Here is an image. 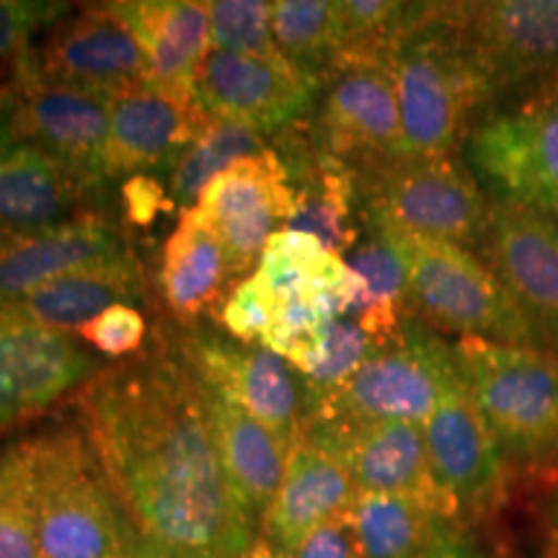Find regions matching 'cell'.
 Wrapping results in <instances>:
<instances>
[{
  "instance_id": "obj_1",
  "label": "cell",
  "mask_w": 558,
  "mask_h": 558,
  "mask_svg": "<svg viewBox=\"0 0 558 558\" xmlns=\"http://www.w3.org/2000/svg\"><path fill=\"white\" fill-rule=\"evenodd\" d=\"M83 432L132 530L209 558L256 543L222 471L202 383L171 352L104 369L81 393Z\"/></svg>"
},
{
  "instance_id": "obj_2",
  "label": "cell",
  "mask_w": 558,
  "mask_h": 558,
  "mask_svg": "<svg viewBox=\"0 0 558 558\" xmlns=\"http://www.w3.org/2000/svg\"><path fill=\"white\" fill-rule=\"evenodd\" d=\"M367 228L378 230L399 251L409 316L427 329L458 333L460 339L550 349L478 254L386 226Z\"/></svg>"
},
{
  "instance_id": "obj_3",
  "label": "cell",
  "mask_w": 558,
  "mask_h": 558,
  "mask_svg": "<svg viewBox=\"0 0 558 558\" xmlns=\"http://www.w3.org/2000/svg\"><path fill=\"white\" fill-rule=\"evenodd\" d=\"M401 114V158H456L476 114L488 109L486 88L442 16L432 11L393 58Z\"/></svg>"
},
{
  "instance_id": "obj_4",
  "label": "cell",
  "mask_w": 558,
  "mask_h": 558,
  "mask_svg": "<svg viewBox=\"0 0 558 558\" xmlns=\"http://www.w3.org/2000/svg\"><path fill=\"white\" fill-rule=\"evenodd\" d=\"M39 558H124L135 535L86 432L37 437Z\"/></svg>"
},
{
  "instance_id": "obj_5",
  "label": "cell",
  "mask_w": 558,
  "mask_h": 558,
  "mask_svg": "<svg viewBox=\"0 0 558 558\" xmlns=\"http://www.w3.org/2000/svg\"><path fill=\"white\" fill-rule=\"evenodd\" d=\"M481 416L507 463H558V349L456 341Z\"/></svg>"
},
{
  "instance_id": "obj_6",
  "label": "cell",
  "mask_w": 558,
  "mask_h": 558,
  "mask_svg": "<svg viewBox=\"0 0 558 558\" xmlns=\"http://www.w3.org/2000/svg\"><path fill=\"white\" fill-rule=\"evenodd\" d=\"M354 173L365 226H386L469 251L484 243L492 197L458 156L393 158Z\"/></svg>"
},
{
  "instance_id": "obj_7",
  "label": "cell",
  "mask_w": 558,
  "mask_h": 558,
  "mask_svg": "<svg viewBox=\"0 0 558 558\" xmlns=\"http://www.w3.org/2000/svg\"><path fill=\"white\" fill-rule=\"evenodd\" d=\"M463 369L458 347L422 320L407 316L390 344L369 354L337 393L311 411V422H399L424 424L439 396Z\"/></svg>"
},
{
  "instance_id": "obj_8",
  "label": "cell",
  "mask_w": 558,
  "mask_h": 558,
  "mask_svg": "<svg viewBox=\"0 0 558 558\" xmlns=\"http://www.w3.org/2000/svg\"><path fill=\"white\" fill-rule=\"evenodd\" d=\"M471 173L494 202L558 220V96L535 90L481 117L465 140Z\"/></svg>"
},
{
  "instance_id": "obj_9",
  "label": "cell",
  "mask_w": 558,
  "mask_h": 558,
  "mask_svg": "<svg viewBox=\"0 0 558 558\" xmlns=\"http://www.w3.org/2000/svg\"><path fill=\"white\" fill-rule=\"evenodd\" d=\"M442 16L476 68L488 107L535 90L558 73V0L442 3Z\"/></svg>"
},
{
  "instance_id": "obj_10",
  "label": "cell",
  "mask_w": 558,
  "mask_h": 558,
  "mask_svg": "<svg viewBox=\"0 0 558 558\" xmlns=\"http://www.w3.org/2000/svg\"><path fill=\"white\" fill-rule=\"evenodd\" d=\"M463 362V360H460ZM439 499L465 530L492 520L507 501L509 463L460 369L422 424Z\"/></svg>"
},
{
  "instance_id": "obj_11",
  "label": "cell",
  "mask_w": 558,
  "mask_h": 558,
  "mask_svg": "<svg viewBox=\"0 0 558 558\" xmlns=\"http://www.w3.org/2000/svg\"><path fill=\"white\" fill-rule=\"evenodd\" d=\"M177 354L205 386L262 422L284 448L292 450L308 427V388L303 375L279 354L259 344L190 331L177 339Z\"/></svg>"
},
{
  "instance_id": "obj_12",
  "label": "cell",
  "mask_w": 558,
  "mask_h": 558,
  "mask_svg": "<svg viewBox=\"0 0 558 558\" xmlns=\"http://www.w3.org/2000/svg\"><path fill=\"white\" fill-rule=\"evenodd\" d=\"M32 65L45 81L117 96L143 83L145 58L117 3L70 11L32 47Z\"/></svg>"
},
{
  "instance_id": "obj_13",
  "label": "cell",
  "mask_w": 558,
  "mask_h": 558,
  "mask_svg": "<svg viewBox=\"0 0 558 558\" xmlns=\"http://www.w3.org/2000/svg\"><path fill=\"white\" fill-rule=\"evenodd\" d=\"M9 90L19 145H34L104 181L111 96L45 81L32 65V50L13 62Z\"/></svg>"
},
{
  "instance_id": "obj_14",
  "label": "cell",
  "mask_w": 558,
  "mask_h": 558,
  "mask_svg": "<svg viewBox=\"0 0 558 558\" xmlns=\"http://www.w3.org/2000/svg\"><path fill=\"white\" fill-rule=\"evenodd\" d=\"M311 135L318 150L360 171L401 158V114L393 68H341L320 88Z\"/></svg>"
},
{
  "instance_id": "obj_15",
  "label": "cell",
  "mask_w": 558,
  "mask_h": 558,
  "mask_svg": "<svg viewBox=\"0 0 558 558\" xmlns=\"http://www.w3.org/2000/svg\"><path fill=\"white\" fill-rule=\"evenodd\" d=\"M194 207L220 239L235 279L259 267L271 235L295 218V194L288 169L269 148L262 156L239 160L209 181Z\"/></svg>"
},
{
  "instance_id": "obj_16",
  "label": "cell",
  "mask_w": 558,
  "mask_h": 558,
  "mask_svg": "<svg viewBox=\"0 0 558 558\" xmlns=\"http://www.w3.org/2000/svg\"><path fill=\"white\" fill-rule=\"evenodd\" d=\"M101 373V360L73 333L0 308V432L39 416Z\"/></svg>"
},
{
  "instance_id": "obj_17",
  "label": "cell",
  "mask_w": 558,
  "mask_h": 558,
  "mask_svg": "<svg viewBox=\"0 0 558 558\" xmlns=\"http://www.w3.org/2000/svg\"><path fill=\"white\" fill-rule=\"evenodd\" d=\"M318 94V83L284 58L209 50L197 78V101L213 120L246 124L262 135L308 120Z\"/></svg>"
},
{
  "instance_id": "obj_18",
  "label": "cell",
  "mask_w": 558,
  "mask_h": 558,
  "mask_svg": "<svg viewBox=\"0 0 558 558\" xmlns=\"http://www.w3.org/2000/svg\"><path fill=\"white\" fill-rule=\"evenodd\" d=\"M478 256L546 344L558 349V220L492 199Z\"/></svg>"
},
{
  "instance_id": "obj_19",
  "label": "cell",
  "mask_w": 558,
  "mask_h": 558,
  "mask_svg": "<svg viewBox=\"0 0 558 558\" xmlns=\"http://www.w3.org/2000/svg\"><path fill=\"white\" fill-rule=\"evenodd\" d=\"M303 437L337 456L360 494H411L448 512L432 481L422 424L399 418L311 422Z\"/></svg>"
},
{
  "instance_id": "obj_20",
  "label": "cell",
  "mask_w": 558,
  "mask_h": 558,
  "mask_svg": "<svg viewBox=\"0 0 558 558\" xmlns=\"http://www.w3.org/2000/svg\"><path fill=\"white\" fill-rule=\"evenodd\" d=\"M279 135L282 148L275 153L288 169L295 194V218L288 228L313 235L333 254H349L362 233L357 173L318 150L311 135V117L279 130Z\"/></svg>"
},
{
  "instance_id": "obj_21",
  "label": "cell",
  "mask_w": 558,
  "mask_h": 558,
  "mask_svg": "<svg viewBox=\"0 0 558 558\" xmlns=\"http://www.w3.org/2000/svg\"><path fill=\"white\" fill-rule=\"evenodd\" d=\"M209 122L213 117L199 101L179 99L145 83L111 96L109 137L101 160L104 179H130L156 166H171Z\"/></svg>"
},
{
  "instance_id": "obj_22",
  "label": "cell",
  "mask_w": 558,
  "mask_h": 558,
  "mask_svg": "<svg viewBox=\"0 0 558 558\" xmlns=\"http://www.w3.org/2000/svg\"><path fill=\"white\" fill-rule=\"evenodd\" d=\"M130 251L107 215L86 209L58 226L13 239L0 248V305H11L86 267L122 259Z\"/></svg>"
},
{
  "instance_id": "obj_23",
  "label": "cell",
  "mask_w": 558,
  "mask_h": 558,
  "mask_svg": "<svg viewBox=\"0 0 558 558\" xmlns=\"http://www.w3.org/2000/svg\"><path fill=\"white\" fill-rule=\"evenodd\" d=\"M357 494L341 460L303 437L290 450L288 471L264 512L259 538L279 554H290L313 530L349 514Z\"/></svg>"
},
{
  "instance_id": "obj_24",
  "label": "cell",
  "mask_w": 558,
  "mask_h": 558,
  "mask_svg": "<svg viewBox=\"0 0 558 558\" xmlns=\"http://www.w3.org/2000/svg\"><path fill=\"white\" fill-rule=\"evenodd\" d=\"M145 58L143 83L179 99L197 101V78L209 41V3L199 0H120Z\"/></svg>"
},
{
  "instance_id": "obj_25",
  "label": "cell",
  "mask_w": 558,
  "mask_h": 558,
  "mask_svg": "<svg viewBox=\"0 0 558 558\" xmlns=\"http://www.w3.org/2000/svg\"><path fill=\"white\" fill-rule=\"evenodd\" d=\"M99 184L50 153L16 145L0 156V233H37L75 218Z\"/></svg>"
},
{
  "instance_id": "obj_26",
  "label": "cell",
  "mask_w": 558,
  "mask_h": 558,
  "mask_svg": "<svg viewBox=\"0 0 558 558\" xmlns=\"http://www.w3.org/2000/svg\"><path fill=\"white\" fill-rule=\"evenodd\" d=\"M202 393H205L209 427L228 484L246 518L259 530L264 512L275 499L277 488L282 486L290 450L220 390L202 383Z\"/></svg>"
},
{
  "instance_id": "obj_27",
  "label": "cell",
  "mask_w": 558,
  "mask_h": 558,
  "mask_svg": "<svg viewBox=\"0 0 558 558\" xmlns=\"http://www.w3.org/2000/svg\"><path fill=\"white\" fill-rule=\"evenodd\" d=\"M140 298H143V275L135 256L128 254L122 259L70 271L0 308L47 329L75 333V329L99 318L104 311L114 305H132Z\"/></svg>"
},
{
  "instance_id": "obj_28",
  "label": "cell",
  "mask_w": 558,
  "mask_h": 558,
  "mask_svg": "<svg viewBox=\"0 0 558 558\" xmlns=\"http://www.w3.org/2000/svg\"><path fill=\"white\" fill-rule=\"evenodd\" d=\"M228 254L197 207L181 213L163 246L158 284L166 308L181 324H194L220 303L230 284Z\"/></svg>"
},
{
  "instance_id": "obj_29",
  "label": "cell",
  "mask_w": 558,
  "mask_h": 558,
  "mask_svg": "<svg viewBox=\"0 0 558 558\" xmlns=\"http://www.w3.org/2000/svg\"><path fill=\"white\" fill-rule=\"evenodd\" d=\"M360 558H418L458 525L437 501L411 494H357L349 509Z\"/></svg>"
},
{
  "instance_id": "obj_30",
  "label": "cell",
  "mask_w": 558,
  "mask_h": 558,
  "mask_svg": "<svg viewBox=\"0 0 558 558\" xmlns=\"http://www.w3.org/2000/svg\"><path fill=\"white\" fill-rule=\"evenodd\" d=\"M432 3L401 0H337L333 70L354 65L393 68L396 52L424 24Z\"/></svg>"
},
{
  "instance_id": "obj_31",
  "label": "cell",
  "mask_w": 558,
  "mask_h": 558,
  "mask_svg": "<svg viewBox=\"0 0 558 558\" xmlns=\"http://www.w3.org/2000/svg\"><path fill=\"white\" fill-rule=\"evenodd\" d=\"M367 239L349 251L347 264L362 282V298L352 313L365 329L373 333L380 347H386L399 337L407 308V271L399 251L383 239L378 230L367 228Z\"/></svg>"
},
{
  "instance_id": "obj_32",
  "label": "cell",
  "mask_w": 558,
  "mask_h": 558,
  "mask_svg": "<svg viewBox=\"0 0 558 558\" xmlns=\"http://www.w3.org/2000/svg\"><path fill=\"white\" fill-rule=\"evenodd\" d=\"M271 148L262 132L230 120H213L207 130L173 158L169 173V197L173 205L190 209L202 192L222 171L243 158L262 156Z\"/></svg>"
},
{
  "instance_id": "obj_33",
  "label": "cell",
  "mask_w": 558,
  "mask_h": 558,
  "mask_svg": "<svg viewBox=\"0 0 558 558\" xmlns=\"http://www.w3.org/2000/svg\"><path fill=\"white\" fill-rule=\"evenodd\" d=\"M271 37L298 73L324 88L337 54V0H277Z\"/></svg>"
},
{
  "instance_id": "obj_34",
  "label": "cell",
  "mask_w": 558,
  "mask_h": 558,
  "mask_svg": "<svg viewBox=\"0 0 558 558\" xmlns=\"http://www.w3.org/2000/svg\"><path fill=\"white\" fill-rule=\"evenodd\" d=\"M0 558H39L37 437L0 450Z\"/></svg>"
},
{
  "instance_id": "obj_35",
  "label": "cell",
  "mask_w": 558,
  "mask_h": 558,
  "mask_svg": "<svg viewBox=\"0 0 558 558\" xmlns=\"http://www.w3.org/2000/svg\"><path fill=\"white\" fill-rule=\"evenodd\" d=\"M378 349L383 347L354 316H341L326 324L311 365L300 373L308 388V411L337 393Z\"/></svg>"
},
{
  "instance_id": "obj_36",
  "label": "cell",
  "mask_w": 558,
  "mask_h": 558,
  "mask_svg": "<svg viewBox=\"0 0 558 558\" xmlns=\"http://www.w3.org/2000/svg\"><path fill=\"white\" fill-rule=\"evenodd\" d=\"M209 41L218 52L284 58L271 37V3L267 0H213Z\"/></svg>"
},
{
  "instance_id": "obj_37",
  "label": "cell",
  "mask_w": 558,
  "mask_h": 558,
  "mask_svg": "<svg viewBox=\"0 0 558 558\" xmlns=\"http://www.w3.org/2000/svg\"><path fill=\"white\" fill-rule=\"evenodd\" d=\"M73 11L52 0H0V62L13 65L32 50L39 34Z\"/></svg>"
},
{
  "instance_id": "obj_38",
  "label": "cell",
  "mask_w": 558,
  "mask_h": 558,
  "mask_svg": "<svg viewBox=\"0 0 558 558\" xmlns=\"http://www.w3.org/2000/svg\"><path fill=\"white\" fill-rule=\"evenodd\" d=\"M277 305L269 292L254 275L241 279L230 295L220 305V324L226 326L230 339L243 341V344H259L267 337L269 326L275 324Z\"/></svg>"
},
{
  "instance_id": "obj_39",
  "label": "cell",
  "mask_w": 558,
  "mask_h": 558,
  "mask_svg": "<svg viewBox=\"0 0 558 558\" xmlns=\"http://www.w3.org/2000/svg\"><path fill=\"white\" fill-rule=\"evenodd\" d=\"M145 331H148V324L135 305H114L99 318L75 329V337L88 341L104 357H128L143 347Z\"/></svg>"
},
{
  "instance_id": "obj_40",
  "label": "cell",
  "mask_w": 558,
  "mask_h": 558,
  "mask_svg": "<svg viewBox=\"0 0 558 558\" xmlns=\"http://www.w3.org/2000/svg\"><path fill=\"white\" fill-rule=\"evenodd\" d=\"M122 207L128 222L137 228H148L160 213H171L177 205H173L169 192L163 190V184L156 177L137 173V177L124 179Z\"/></svg>"
},
{
  "instance_id": "obj_41",
  "label": "cell",
  "mask_w": 558,
  "mask_h": 558,
  "mask_svg": "<svg viewBox=\"0 0 558 558\" xmlns=\"http://www.w3.org/2000/svg\"><path fill=\"white\" fill-rule=\"evenodd\" d=\"M284 558H360L357 541H354L352 522L349 514L337 518L305 538L300 546H295L290 554H282Z\"/></svg>"
},
{
  "instance_id": "obj_42",
  "label": "cell",
  "mask_w": 558,
  "mask_h": 558,
  "mask_svg": "<svg viewBox=\"0 0 558 558\" xmlns=\"http://www.w3.org/2000/svg\"><path fill=\"white\" fill-rule=\"evenodd\" d=\"M418 558H484L465 527H452Z\"/></svg>"
},
{
  "instance_id": "obj_43",
  "label": "cell",
  "mask_w": 558,
  "mask_h": 558,
  "mask_svg": "<svg viewBox=\"0 0 558 558\" xmlns=\"http://www.w3.org/2000/svg\"><path fill=\"white\" fill-rule=\"evenodd\" d=\"M124 558H209V556L192 554V550H184V548L166 546V543L143 538V535L135 533V535H132Z\"/></svg>"
},
{
  "instance_id": "obj_44",
  "label": "cell",
  "mask_w": 558,
  "mask_h": 558,
  "mask_svg": "<svg viewBox=\"0 0 558 558\" xmlns=\"http://www.w3.org/2000/svg\"><path fill=\"white\" fill-rule=\"evenodd\" d=\"M19 145L16 137V124H13V101L9 83L0 88V156L13 150Z\"/></svg>"
},
{
  "instance_id": "obj_45",
  "label": "cell",
  "mask_w": 558,
  "mask_h": 558,
  "mask_svg": "<svg viewBox=\"0 0 558 558\" xmlns=\"http://www.w3.org/2000/svg\"><path fill=\"white\" fill-rule=\"evenodd\" d=\"M543 558H558V492L546 509V556Z\"/></svg>"
},
{
  "instance_id": "obj_46",
  "label": "cell",
  "mask_w": 558,
  "mask_h": 558,
  "mask_svg": "<svg viewBox=\"0 0 558 558\" xmlns=\"http://www.w3.org/2000/svg\"><path fill=\"white\" fill-rule=\"evenodd\" d=\"M246 558H284V556L279 554V550L271 548V546H267V543H264L259 535H256V543H254V546H251Z\"/></svg>"
},
{
  "instance_id": "obj_47",
  "label": "cell",
  "mask_w": 558,
  "mask_h": 558,
  "mask_svg": "<svg viewBox=\"0 0 558 558\" xmlns=\"http://www.w3.org/2000/svg\"><path fill=\"white\" fill-rule=\"evenodd\" d=\"M11 70H13V65H3V62H0V88H3L5 83H9Z\"/></svg>"
},
{
  "instance_id": "obj_48",
  "label": "cell",
  "mask_w": 558,
  "mask_h": 558,
  "mask_svg": "<svg viewBox=\"0 0 558 558\" xmlns=\"http://www.w3.org/2000/svg\"><path fill=\"white\" fill-rule=\"evenodd\" d=\"M538 90H548V94H556V96H558V73L546 83V86L538 88Z\"/></svg>"
},
{
  "instance_id": "obj_49",
  "label": "cell",
  "mask_w": 558,
  "mask_h": 558,
  "mask_svg": "<svg viewBox=\"0 0 558 558\" xmlns=\"http://www.w3.org/2000/svg\"><path fill=\"white\" fill-rule=\"evenodd\" d=\"M13 239H19V235H9V233H0V248H3V246H9V243H11Z\"/></svg>"
}]
</instances>
